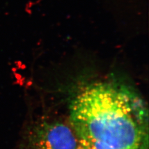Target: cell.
I'll return each mask as SVG.
<instances>
[{
  "label": "cell",
  "mask_w": 149,
  "mask_h": 149,
  "mask_svg": "<svg viewBox=\"0 0 149 149\" xmlns=\"http://www.w3.org/2000/svg\"><path fill=\"white\" fill-rule=\"evenodd\" d=\"M79 141H80V149H116L103 142L95 140L79 137Z\"/></svg>",
  "instance_id": "cell-3"
},
{
  "label": "cell",
  "mask_w": 149,
  "mask_h": 149,
  "mask_svg": "<svg viewBox=\"0 0 149 149\" xmlns=\"http://www.w3.org/2000/svg\"><path fill=\"white\" fill-rule=\"evenodd\" d=\"M70 123L78 137L116 149H148V113L143 101L123 85L88 86L70 107Z\"/></svg>",
  "instance_id": "cell-1"
},
{
  "label": "cell",
  "mask_w": 149,
  "mask_h": 149,
  "mask_svg": "<svg viewBox=\"0 0 149 149\" xmlns=\"http://www.w3.org/2000/svg\"><path fill=\"white\" fill-rule=\"evenodd\" d=\"M30 149H80V141L72 127L58 121L45 122L31 134Z\"/></svg>",
  "instance_id": "cell-2"
}]
</instances>
